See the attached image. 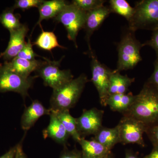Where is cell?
I'll return each instance as SVG.
<instances>
[{"instance_id":"obj_1","label":"cell","mask_w":158,"mask_h":158,"mask_svg":"<svg viewBox=\"0 0 158 158\" xmlns=\"http://www.w3.org/2000/svg\"><path fill=\"white\" fill-rule=\"evenodd\" d=\"M123 116L143 122L148 127L158 125V90L148 81L135 96L131 107Z\"/></svg>"},{"instance_id":"obj_2","label":"cell","mask_w":158,"mask_h":158,"mask_svg":"<svg viewBox=\"0 0 158 158\" xmlns=\"http://www.w3.org/2000/svg\"><path fill=\"white\" fill-rule=\"evenodd\" d=\"M89 81L83 73L57 90H53L50 109L54 112L69 110L74 107Z\"/></svg>"},{"instance_id":"obj_3","label":"cell","mask_w":158,"mask_h":158,"mask_svg":"<svg viewBox=\"0 0 158 158\" xmlns=\"http://www.w3.org/2000/svg\"><path fill=\"white\" fill-rule=\"evenodd\" d=\"M129 31H152L158 29V0H143L136 2L132 16L128 21Z\"/></svg>"},{"instance_id":"obj_4","label":"cell","mask_w":158,"mask_h":158,"mask_svg":"<svg viewBox=\"0 0 158 158\" xmlns=\"http://www.w3.org/2000/svg\"><path fill=\"white\" fill-rule=\"evenodd\" d=\"M134 32L129 31L122 38L118 46V60L116 70L133 69L142 60L140 50L142 44L136 39Z\"/></svg>"},{"instance_id":"obj_5","label":"cell","mask_w":158,"mask_h":158,"mask_svg":"<svg viewBox=\"0 0 158 158\" xmlns=\"http://www.w3.org/2000/svg\"><path fill=\"white\" fill-rule=\"evenodd\" d=\"M63 58L64 56L59 61H51L44 58L45 61H42L36 71L37 76L43 80L44 86L50 87L53 90L61 88L73 79L70 69H60V63Z\"/></svg>"},{"instance_id":"obj_6","label":"cell","mask_w":158,"mask_h":158,"mask_svg":"<svg viewBox=\"0 0 158 158\" xmlns=\"http://www.w3.org/2000/svg\"><path fill=\"white\" fill-rule=\"evenodd\" d=\"M36 76L25 77L0 63V93L14 92L19 94L23 98L28 95V90L33 85Z\"/></svg>"},{"instance_id":"obj_7","label":"cell","mask_w":158,"mask_h":158,"mask_svg":"<svg viewBox=\"0 0 158 158\" xmlns=\"http://www.w3.org/2000/svg\"><path fill=\"white\" fill-rule=\"evenodd\" d=\"M87 12L82 11L71 4L54 18L55 21L61 23L67 32V38L74 43L77 48V37L79 31L84 28Z\"/></svg>"},{"instance_id":"obj_8","label":"cell","mask_w":158,"mask_h":158,"mask_svg":"<svg viewBox=\"0 0 158 158\" xmlns=\"http://www.w3.org/2000/svg\"><path fill=\"white\" fill-rule=\"evenodd\" d=\"M117 126L120 143L137 144L142 147L145 146L143 136L148 127L143 122L130 116H123Z\"/></svg>"},{"instance_id":"obj_9","label":"cell","mask_w":158,"mask_h":158,"mask_svg":"<svg viewBox=\"0 0 158 158\" xmlns=\"http://www.w3.org/2000/svg\"><path fill=\"white\" fill-rule=\"evenodd\" d=\"M90 55L91 58V81L98 92L101 105L106 106L109 97L110 76L113 70L101 63L93 51L90 52Z\"/></svg>"},{"instance_id":"obj_10","label":"cell","mask_w":158,"mask_h":158,"mask_svg":"<svg viewBox=\"0 0 158 158\" xmlns=\"http://www.w3.org/2000/svg\"><path fill=\"white\" fill-rule=\"evenodd\" d=\"M104 113L96 108L83 110L81 115L76 118L77 130L81 138L94 135L101 128Z\"/></svg>"},{"instance_id":"obj_11","label":"cell","mask_w":158,"mask_h":158,"mask_svg":"<svg viewBox=\"0 0 158 158\" xmlns=\"http://www.w3.org/2000/svg\"><path fill=\"white\" fill-rule=\"evenodd\" d=\"M111 13L112 11L110 7L104 5L87 12L83 29L86 32L85 39L88 43L89 52L92 51L90 44V37Z\"/></svg>"},{"instance_id":"obj_12","label":"cell","mask_w":158,"mask_h":158,"mask_svg":"<svg viewBox=\"0 0 158 158\" xmlns=\"http://www.w3.org/2000/svg\"><path fill=\"white\" fill-rule=\"evenodd\" d=\"M28 27L22 24L18 29L10 31V39L8 46L3 52L2 58L5 61H11L17 57L25 45V38L29 31Z\"/></svg>"},{"instance_id":"obj_13","label":"cell","mask_w":158,"mask_h":158,"mask_svg":"<svg viewBox=\"0 0 158 158\" xmlns=\"http://www.w3.org/2000/svg\"><path fill=\"white\" fill-rule=\"evenodd\" d=\"M51 112L50 108L45 107L38 100L33 101L29 106L25 108L22 116L20 122L22 128L27 132L34 126L41 116H49Z\"/></svg>"},{"instance_id":"obj_14","label":"cell","mask_w":158,"mask_h":158,"mask_svg":"<svg viewBox=\"0 0 158 158\" xmlns=\"http://www.w3.org/2000/svg\"><path fill=\"white\" fill-rule=\"evenodd\" d=\"M49 116L48 126L43 131L44 138H51L56 143L66 146L70 136L55 112L52 111Z\"/></svg>"},{"instance_id":"obj_15","label":"cell","mask_w":158,"mask_h":158,"mask_svg":"<svg viewBox=\"0 0 158 158\" xmlns=\"http://www.w3.org/2000/svg\"><path fill=\"white\" fill-rule=\"evenodd\" d=\"M42 61L36 59L28 60L15 57L11 61H5L4 65L10 70L25 77H29L31 74L36 71Z\"/></svg>"},{"instance_id":"obj_16","label":"cell","mask_w":158,"mask_h":158,"mask_svg":"<svg viewBox=\"0 0 158 158\" xmlns=\"http://www.w3.org/2000/svg\"><path fill=\"white\" fill-rule=\"evenodd\" d=\"M68 5L64 0L44 1L38 8L39 18L35 27L39 25L41 27V22L44 20L55 18Z\"/></svg>"},{"instance_id":"obj_17","label":"cell","mask_w":158,"mask_h":158,"mask_svg":"<svg viewBox=\"0 0 158 158\" xmlns=\"http://www.w3.org/2000/svg\"><path fill=\"white\" fill-rule=\"evenodd\" d=\"M78 143L81 147L83 158H102L111 152V151L94 139L87 140L81 138Z\"/></svg>"},{"instance_id":"obj_18","label":"cell","mask_w":158,"mask_h":158,"mask_svg":"<svg viewBox=\"0 0 158 158\" xmlns=\"http://www.w3.org/2000/svg\"><path fill=\"white\" fill-rule=\"evenodd\" d=\"M135 80V78L129 77L127 75H121L116 69L113 70L110 77L109 96L127 93L129 88Z\"/></svg>"},{"instance_id":"obj_19","label":"cell","mask_w":158,"mask_h":158,"mask_svg":"<svg viewBox=\"0 0 158 158\" xmlns=\"http://www.w3.org/2000/svg\"><path fill=\"white\" fill-rule=\"evenodd\" d=\"M135 95L132 93L110 95L107 101V106L114 112L123 115L129 110L135 100Z\"/></svg>"},{"instance_id":"obj_20","label":"cell","mask_w":158,"mask_h":158,"mask_svg":"<svg viewBox=\"0 0 158 158\" xmlns=\"http://www.w3.org/2000/svg\"><path fill=\"white\" fill-rule=\"evenodd\" d=\"M94 139L111 151L116 144L120 143L118 127L116 126L113 128L102 127L94 135Z\"/></svg>"},{"instance_id":"obj_21","label":"cell","mask_w":158,"mask_h":158,"mask_svg":"<svg viewBox=\"0 0 158 158\" xmlns=\"http://www.w3.org/2000/svg\"><path fill=\"white\" fill-rule=\"evenodd\" d=\"M35 42L33 43V45L37 46L38 48L51 52L52 50L56 48L65 49V47L60 45L58 42L57 37L53 32L44 31L43 30Z\"/></svg>"},{"instance_id":"obj_22","label":"cell","mask_w":158,"mask_h":158,"mask_svg":"<svg viewBox=\"0 0 158 158\" xmlns=\"http://www.w3.org/2000/svg\"><path fill=\"white\" fill-rule=\"evenodd\" d=\"M54 112L62 122L70 137H72L75 141L78 143L81 138L77 130L76 118L71 116L69 110Z\"/></svg>"},{"instance_id":"obj_23","label":"cell","mask_w":158,"mask_h":158,"mask_svg":"<svg viewBox=\"0 0 158 158\" xmlns=\"http://www.w3.org/2000/svg\"><path fill=\"white\" fill-rule=\"evenodd\" d=\"M14 10L12 7L8 8L0 14V23L9 32L18 29L23 24L20 22L21 15L15 14Z\"/></svg>"},{"instance_id":"obj_24","label":"cell","mask_w":158,"mask_h":158,"mask_svg":"<svg viewBox=\"0 0 158 158\" xmlns=\"http://www.w3.org/2000/svg\"><path fill=\"white\" fill-rule=\"evenodd\" d=\"M110 9L112 12L124 17L128 21L132 16L134 8H132L125 0H110Z\"/></svg>"},{"instance_id":"obj_25","label":"cell","mask_w":158,"mask_h":158,"mask_svg":"<svg viewBox=\"0 0 158 158\" xmlns=\"http://www.w3.org/2000/svg\"><path fill=\"white\" fill-rule=\"evenodd\" d=\"M103 0H73L71 4L85 12H88L104 6Z\"/></svg>"},{"instance_id":"obj_26","label":"cell","mask_w":158,"mask_h":158,"mask_svg":"<svg viewBox=\"0 0 158 158\" xmlns=\"http://www.w3.org/2000/svg\"><path fill=\"white\" fill-rule=\"evenodd\" d=\"M44 2L43 0H17L12 7L14 9H19L24 11L34 7L38 8Z\"/></svg>"},{"instance_id":"obj_27","label":"cell","mask_w":158,"mask_h":158,"mask_svg":"<svg viewBox=\"0 0 158 158\" xmlns=\"http://www.w3.org/2000/svg\"><path fill=\"white\" fill-rule=\"evenodd\" d=\"M33 46V44L31 42V39L29 38L27 42H26L25 45L19 52L17 57L28 60H34L36 59L35 57L38 56L34 52Z\"/></svg>"},{"instance_id":"obj_28","label":"cell","mask_w":158,"mask_h":158,"mask_svg":"<svg viewBox=\"0 0 158 158\" xmlns=\"http://www.w3.org/2000/svg\"><path fill=\"white\" fill-rule=\"evenodd\" d=\"M145 133L153 146H158V125L148 127Z\"/></svg>"},{"instance_id":"obj_29","label":"cell","mask_w":158,"mask_h":158,"mask_svg":"<svg viewBox=\"0 0 158 158\" xmlns=\"http://www.w3.org/2000/svg\"><path fill=\"white\" fill-rule=\"evenodd\" d=\"M59 158H83L81 151L77 149L69 150L66 146L64 147Z\"/></svg>"},{"instance_id":"obj_30","label":"cell","mask_w":158,"mask_h":158,"mask_svg":"<svg viewBox=\"0 0 158 158\" xmlns=\"http://www.w3.org/2000/svg\"><path fill=\"white\" fill-rule=\"evenodd\" d=\"M143 46L148 45L151 47L155 51L157 59H158V29L153 31L151 38L150 40L142 44Z\"/></svg>"},{"instance_id":"obj_31","label":"cell","mask_w":158,"mask_h":158,"mask_svg":"<svg viewBox=\"0 0 158 158\" xmlns=\"http://www.w3.org/2000/svg\"><path fill=\"white\" fill-rule=\"evenodd\" d=\"M148 81L151 83L158 90V59L154 62V70Z\"/></svg>"},{"instance_id":"obj_32","label":"cell","mask_w":158,"mask_h":158,"mask_svg":"<svg viewBox=\"0 0 158 158\" xmlns=\"http://www.w3.org/2000/svg\"><path fill=\"white\" fill-rule=\"evenodd\" d=\"M24 138V137L19 144H16V152L15 158H27V157L23 150L22 142L23 141Z\"/></svg>"},{"instance_id":"obj_33","label":"cell","mask_w":158,"mask_h":158,"mask_svg":"<svg viewBox=\"0 0 158 158\" xmlns=\"http://www.w3.org/2000/svg\"><path fill=\"white\" fill-rule=\"evenodd\" d=\"M16 149V145L14 147L11 148L5 154L0 156V158H15Z\"/></svg>"},{"instance_id":"obj_34","label":"cell","mask_w":158,"mask_h":158,"mask_svg":"<svg viewBox=\"0 0 158 158\" xmlns=\"http://www.w3.org/2000/svg\"><path fill=\"white\" fill-rule=\"evenodd\" d=\"M142 158H158V146H153L151 152Z\"/></svg>"},{"instance_id":"obj_35","label":"cell","mask_w":158,"mask_h":158,"mask_svg":"<svg viewBox=\"0 0 158 158\" xmlns=\"http://www.w3.org/2000/svg\"><path fill=\"white\" fill-rule=\"evenodd\" d=\"M125 158H140L136 154L131 150L126 151Z\"/></svg>"},{"instance_id":"obj_36","label":"cell","mask_w":158,"mask_h":158,"mask_svg":"<svg viewBox=\"0 0 158 158\" xmlns=\"http://www.w3.org/2000/svg\"><path fill=\"white\" fill-rule=\"evenodd\" d=\"M102 158H113V156H112V154L110 152V153H109V154H108L107 155L105 156L104 157Z\"/></svg>"},{"instance_id":"obj_37","label":"cell","mask_w":158,"mask_h":158,"mask_svg":"<svg viewBox=\"0 0 158 158\" xmlns=\"http://www.w3.org/2000/svg\"><path fill=\"white\" fill-rule=\"evenodd\" d=\"M3 56V52L1 53V54H0V59H1V58H2Z\"/></svg>"}]
</instances>
